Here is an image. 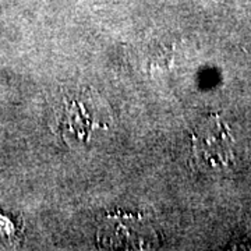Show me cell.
I'll list each match as a JSON object with an SVG mask.
<instances>
[{
  "label": "cell",
  "instance_id": "1",
  "mask_svg": "<svg viewBox=\"0 0 251 251\" xmlns=\"http://www.w3.org/2000/svg\"><path fill=\"white\" fill-rule=\"evenodd\" d=\"M193 153L204 171H226L233 165V137L222 119L211 116L198 126L193 134Z\"/></svg>",
  "mask_w": 251,
  "mask_h": 251
}]
</instances>
